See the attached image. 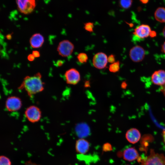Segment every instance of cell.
I'll return each mask as SVG.
<instances>
[{"instance_id": "18", "label": "cell", "mask_w": 165, "mask_h": 165, "mask_svg": "<svg viewBox=\"0 0 165 165\" xmlns=\"http://www.w3.org/2000/svg\"><path fill=\"white\" fill-rule=\"evenodd\" d=\"M119 69L120 63L119 61H115L111 64L109 67V71L113 73H115L118 72Z\"/></svg>"}, {"instance_id": "28", "label": "cell", "mask_w": 165, "mask_h": 165, "mask_svg": "<svg viewBox=\"0 0 165 165\" xmlns=\"http://www.w3.org/2000/svg\"><path fill=\"white\" fill-rule=\"evenodd\" d=\"M90 82L89 81H86L84 83V87L86 88H88L90 87Z\"/></svg>"}, {"instance_id": "11", "label": "cell", "mask_w": 165, "mask_h": 165, "mask_svg": "<svg viewBox=\"0 0 165 165\" xmlns=\"http://www.w3.org/2000/svg\"><path fill=\"white\" fill-rule=\"evenodd\" d=\"M90 147L89 142L84 138H79L76 141L75 144L76 151L80 154H84L89 151Z\"/></svg>"}, {"instance_id": "3", "label": "cell", "mask_w": 165, "mask_h": 165, "mask_svg": "<svg viewBox=\"0 0 165 165\" xmlns=\"http://www.w3.org/2000/svg\"><path fill=\"white\" fill-rule=\"evenodd\" d=\"M74 49L73 44L68 40L60 42L57 46V50L61 56L66 57L70 56Z\"/></svg>"}, {"instance_id": "35", "label": "cell", "mask_w": 165, "mask_h": 165, "mask_svg": "<svg viewBox=\"0 0 165 165\" xmlns=\"http://www.w3.org/2000/svg\"><path fill=\"white\" fill-rule=\"evenodd\" d=\"M156 33L155 32L152 31L150 34V36L151 37H153L156 35Z\"/></svg>"}, {"instance_id": "19", "label": "cell", "mask_w": 165, "mask_h": 165, "mask_svg": "<svg viewBox=\"0 0 165 165\" xmlns=\"http://www.w3.org/2000/svg\"><path fill=\"white\" fill-rule=\"evenodd\" d=\"M133 1L131 0H121L119 1L120 6L124 9H127L131 6Z\"/></svg>"}, {"instance_id": "25", "label": "cell", "mask_w": 165, "mask_h": 165, "mask_svg": "<svg viewBox=\"0 0 165 165\" xmlns=\"http://www.w3.org/2000/svg\"><path fill=\"white\" fill-rule=\"evenodd\" d=\"M24 165H41L32 162L31 160L26 161Z\"/></svg>"}, {"instance_id": "27", "label": "cell", "mask_w": 165, "mask_h": 165, "mask_svg": "<svg viewBox=\"0 0 165 165\" xmlns=\"http://www.w3.org/2000/svg\"><path fill=\"white\" fill-rule=\"evenodd\" d=\"M35 57L32 54H30L28 55L27 57L28 60L30 61H33L35 59Z\"/></svg>"}, {"instance_id": "14", "label": "cell", "mask_w": 165, "mask_h": 165, "mask_svg": "<svg viewBox=\"0 0 165 165\" xmlns=\"http://www.w3.org/2000/svg\"><path fill=\"white\" fill-rule=\"evenodd\" d=\"M122 156L124 160L129 162L133 161L140 157L138 151L134 147H130L124 150Z\"/></svg>"}, {"instance_id": "21", "label": "cell", "mask_w": 165, "mask_h": 165, "mask_svg": "<svg viewBox=\"0 0 165 165\" xmlns=\"http://www.w3.org/2000/svg\"><path fill=\"white\" fill-rule=\"evenodd\" d=\"M0 165H11L9 159L4 155L0 156Z\"/></svg>"}, {"instance_id": "29", "label": "cell", "mask_w": 165, "mask_h": 165, "mask_svg": "<svg viewBox=\"0 0 165 165\" xmlns=\"http://www.w3.org/2000/svg\"><path fill=\"white\" fill-rule=\"evenodd\" d=\"M160 90L163 94L165 97V84L163 86H161Z\"/></svg>"}, {"instance_id": "26", "label": "cell", "mask_w": 165, "mask_h": 165, "mask_svg": "<svg viewBox=\"0 0 165 165\" xmlns=\"http://www.w3.org/2000/svg\"><path fill=\"white\" fill-rule=\"evenodd\" d=\"M32 54L35 57H38L40 56V53L37 50H33L32 52Z\"/></svg>"}, {"instance_id": "7", "label": "cell", "mask_w": 165, "mask_h": 165, "mask_svg": "<svg viewBox=\"0 0 165 165\" xmlns=\"http://www.w3.org/2000/svg\"><path fill=\"white\" fill-rule=\"evenodd\" d=\"M129 54L130 57L132 61L138 62L144 59L145 56V51L142 47L137 45L131 49Z\"/></svg>"}, {"instance_id": "12", "label": "cell", "mask_w": 165, "mask_h": 165, "mask_svg": "<svg viewBox=\"0 0 165 165\" xmlns=\"http://www.w3.org/2000/svg\"><path fill=\"white\" fill-rule=\"evenodd\" d=\"M151 81L154 84L161 86L165 84V71L159 70L154 72L151 76Z\"/></svg>"}, {"instance_id": "8", "label": "cell", "mask_w": 165, "mask_h": 165, "mask_svg": "<svg viewBox=\"0 0 165 165\" xmlns=\"http://www.w3.org/2000/svg\"><path fill=\"white\" fill-rule=\"evenodd\" d=\"M94 66L98 69H102L106 66L108 62L107 55L102 52L96 53L92 59Z\"/></svg>"}, {"instance_id": "32", "label": "cell", "mask_w": 165, "mask_h": 165, "mask_svg": "<svg viewBox=\"0 0 165 165\" xmlns=\"http://www.w3.org/2000/svg\"><path fill=\"white\" fill-rule=\"evenodd\" d=\"M162 51L165 53V42L163 43L162 46Z\"/></svg>"}, {"instance_id": "24", "label": "cell", "mask_w": 165, "mask_h": 165, "mask_svg": "<svg viewBox=\"0 0 165 165\" xmlns=\"http://www.w3.org/2000/svg\"><path fill=\"white\" fill-rule=\"evenodd\" d=\"M108 62L111 64L115 62V56L113 54L110 55L108 57Z\"/></svg>"}, {"instance_id": "23", "label": "cell", "mask_w": 165, "mask_h": 165, "mask_svg": "<svg viewBox=\"0 0 165 165\" xmlns=\"http://www.w3.org/2000/svg\"><path fill=\"white\" fill-rule=\"evenodd\" d=\"M112 145L109 143H105L102 146V150L103 152H109L112 150Z\"/></svg>"}, {"instance_id": "37", "label": "cell", "mask_w": 165, "mask_h": 165, "mask_svg": "<svg viewBox=\"0 0 165 165\" xmlns=\"http://www.w3.org/2000/svg\"><path fill=\"white\" fill-rule=\"evenodd\" d=\"M162 33L163 36L165 38V26L163 30Z\"/></svg>"}, {"instance_id": "20", "label": "cell", "mask_w": 165, "mask_h": 165, "mask_svg": "<svg viewBox=\"0 0 165 165\" xmlns=\"http://www.w3.org/2000/svg\"><path fill=\"white\" fill-rule=\"evenodd\" d=\"M77 58L79 62L81 63H86L88 60L87 54L84 53H80L78 54Z\"/></svg>"}, {"instance_id": "5", "label": "cell", "mask_w": 165, "mask_h": 165, "mask_svg": "<svg viewBox=\"0 0 165 165\" xmlns=\"http://www.w3.org/2000/svg\"><path fill=\"white\" fill-rule=\"evenodd\" d=\"M25 115L29 122L35 123L40 120L41 117V112L37 107L32 105L28 107L26 110Z\"/></svg>"}, {"instance_id": "6", "label": "cell", "mask_w": 165, "mask_h": 165, "mask_svg": "<svg viewBox=\"0 0 165 165\" xmlns=\"http://www.w3.org/2000/svg\"><path fill=\"white\" fill-rule=\"evenodd\" d=\"M152 31L148 25L142 24L137 26L134 29L133 34L135 38L142 39L150 36Z\"/></svg>"}, {"instance_id": "34", "label": "cell", "mask_w": 165, "mask_h": 165, "mask_svg": "<svg viewBox=\"0 0 165 165\" xmlns=\"http://www.w3.org/2000/svg\"><path fill=\"white\" fill-rule=\"evenodd\" d=\"M127 84L125 82H123L122 83L121 85V87L123 88H126L127 86Z\"/></svg>"}, {"instance_id": "1", "label": "cell", "mask_w": 165, "mask_h": 165, "mask_svg": "<svg viewBox=\"0 0 165 165\" xmlns=\"http://www.w3.org/2000/svg\"><path fill=\"white\" fill-rule=\"evenodd\" d=\"M18 88L20 90L24 89L30 97L42 92L44 87L41 74L38 72L33 76H26Z\"/></svg>"}, {"instance_id": "4", "label": "cell", "mask_w": 165, "mask_h": 165, "mask_svg": "<svg viewBox=\"0 0 165 165\" xmlns=\"http://www.w3.org/2000/svg\"><path fill=\"white\" fill-rule=\"evenodd\" d=\"M16 3L19 11L25 14L31 13L36 6L34 0H17Z\"/></svg>"}, {"instance_id": "9", "label": "cell", "mask_w": 165, "mask_h": 165, "mask_svg": "<svg viewBox=\"0 0 165 165\" xmlns=\"http://www.w3.org/2000/svg\"><path fill=\"white\" fill-rule=\"evenodd\" d=\"M22 105V101L20 98L16 96L8 97L6 101L5 106L9 111L12 112L19 110Z\"/></svg>"}, {"instance_id": "31", "label": "cell", "mask_w": 165, "mask_h": 165, "mask_svg": "<svg viewBox=\"0 0 165 165\" xmlns=\"http://www.w3.org/2000/svg\"><path fill=\"white\" fill-rule=\"evenodd\" d=\"M162 136H163V142L165 145V127L164 129H163V131L162 132Z\"/></svg>"}, {"instance_id": "22", "label": "cell", "mask_w": 165, "mask_h": 165, "mask_svg": "<svg viewBox=\"0 0 165 165\" xmlns=\"http://www.w3.org/2000/svg\"><path fill=\"white\" fill-rule=\"evenodd\" d=\"M94 23L89 22L85 23L84 24V28L87 31L92 32L94 31Z\"/></svg>"}, {"instance_id": "13", "label": "cell", "mask_w": 165, "mask_h": 165, "mask_svg": "<svg viewBox=\"0 0 165 165\" xmlns=\"http://www.w3.org/2000/svg\"><path fill=\"white\" fill-rule=\"evenodd\" d=\"M125 137L129 142L134 144L139 141L141 138V134L138 130L135 128H132L127 131Z\"/></svg>"}, {"instance_id": "16", "label": "cell", "mask_w": 165, "mask_h": 165, "mask_svg": "<svg viewBox=\"0 0 165 165\" xmlns=\"http://www.w3.org/2000/svg\"><path fill=\"white\" fill-rule=\"evenodd\" d=\"M75 130L80 138H84L87 136L90 132V129L88 125L84 123H78L75 127Z\"/></svg>"}, {"instance_id": "36", "label": "cell", "mask_w": 165, "mask_h": 165, "mask_svg": "<svg viewBox=\"0 0 165 165\" xmlns=\"http://www.w3.org/2000/svg\"><path fill=\"white\" fill-rule=\"evenodd\" d=\"M140 1L141 2L143 3V4H146L148 2V0H141Z\"/></svg>"}, {"instance_id": "30", "label": "cell", "mask_w": 165, "mask_h": 165, "mask_svg": "<svg viewBox=\"0 0 165 165\" xmlns=\"http://www.w3.org/2000/svg\"><path fill=\"white\" fill-rule=\"evenodd\" d=\"M64 63V62L61 60H59L57 61L56 64L57 66H61Z\"/></svg>"}, {"instance_id": "10", "label": "cell", "mask_w": 165, "mask_h": 165, "mask_svg": "<svg viewBox=\"0 0 165 165\" xmlns=\"http://www.w3.org/2000/svg\"><path fill=\"white\" fill-rule=\"evenodd\" d=\"M64 76L67 83L75 85L80 80V75L79 72L75 68H71L67 70Z\"/></svg>"}, {"instance_id": "39", "label": "cell", "mask_w": 165, "mask_h": 165, "mask_svg": "<svg viewBox=\"0 0 165 165\" xmlns=\"http://www.w3.org/2000/svg\"></svg>"}, {"instance_id": "38", "label": "cell", "mask_w": 165, "mask_h": 165, "mask_svg": "<svg viewBox=\"0 0 165 165\" xmlns=\"http://www.w3.org/2000/svg\"><path fill=\"white\" fill-rule=\"evenodd\" d=\"M127 165H130L127 164Z\"/></svg>"}, {"instance_id": "33", "label": "cell", "mask_w": 165, "mask_h": 165, "mask_svg": "<svg viewBox=\"0 0 165 165\" xmlns=\"http://www.w3.org/2000/svg\"><path fill=\"white\" fill-rule=\"evenodd\" d=\"M6 37L8 40H10L12 38L11 34H7L6 36Z\"/></svg>"}, {"instance_id": "15", "label": "cell", "mask_w": 165, "mask_h": 165, "mask_svg": "<svg viewBox=\"0 0 165 165\" xmlns=\"http://www.w3.org/2000/svg\"><path fill=\"white\" fill-rule=\"evenodd\" d=\"M43 36L39 33L34 34L30 39L29 42L31 46L34 48L41 47L44 42Z\"/></svg>"}, {"instance_id": "2", "label": "cell", "mask_w": 165, "mask_h": 165, "mask_svg": "<svg viewBox=\"0 0 165 165\" xmlns=\"http://www.w3.org/2000/svg\"><path fill=\"white\" fill-rule=\"evenodd\" d=\"M138 161L141 163V165H165V156L163 154L156 153L151 149L149 156L142 159L139 157Z\"/></svg>"}, {"instance_id": "17", "label": "cell", "mask_w": 165, "mask_h": 165, "mask_svg": "<svg viewBox=\"0 0 165 165\" xmlns=\"http://www.w3.org/2000/svg\"><path fill=\"white\" fill-rule=\"evenodd\" d=\"M154 16L155 19L158 22L165 23V8H158L155 12Z\"/></svg>"}]
</instances>
